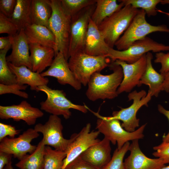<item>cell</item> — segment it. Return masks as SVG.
Here are the masks:
<instances>
[{"mask_svg":"<svg viewBox=\"0 0 169 169\" xmlns=\"http://www.w3.org/2000/svg\"><path fill=\"white\" fill-rule=\"evenodd\" d=\"M3 169H14L12 166V162H10L8 164L6 165Z\"/></svg>","mask_w":169,"mask_h":169,"instance_id":"45","label":"cell"},{"mask_svg":"<svg viewBox=\"0 0 169 169\" xmlns=\"http://www.w3.org/2000/svg\"><path fill=\"white\" fill-rule=\"evenodd\" d=\"M63 126L61 119L58 116L51 115L44 124L38 123L34 129L42 133V140L45 146H50L55 149L66 151L72 141V138L66 139L63 136Z\"/></svg>","mask_w":169,"mask_h":169,"instance_id":"11","label":"cell"},{"mask_svg":"<svg viewBox=\"0 0 169 169\" xmlns=\"http://www.w3.org/2000/svg\"><path fill=\"white\" fill-rule=\"evenodd\" d=\"M168 51H169V45L158 43L146 36L135 42L125 50L119 51L110 48L107 57L112 61L120 60L131 64L150 51L158 53Z\"/></svg>","mask_w":169,"mask_h":169,"instance_id":"8","label":"cell"},{"mask_svg":"<svg viewBox=\"0 0 169 169\" xmlns=\"http://www.w3.org/2000/svg\"><path fill=\"white\" fill-rule=\"evenodd\" d=\"M50 2L52 12L49 21V28L55 38L56 47L55 56L59 52H61L67 60L69 59L72 17L63 8L61 0H50Z\"/></svg>","mask_w":169,"mask_h":169,"instance_id":"2","label":"cell"},{"mask_svg":"<svg viewBox=\"0 0 169 169\" xmlns=\"http://www.w3.org/2000/svg\"><path fill=\"white\" fill-rule=\"evenodd\" d=\"M157 108L159 112L165 115L169 121V110L166 109L160 104L158 105ZM162 141V142H167L169 141V131L167 134L163 136Z\"/></svg>","mask_w":169,"mask_h":169,"instance_id":"43","label":"cell"},{"mask_svg":"<svg viewBox=\"0 0 169 169\" xmlns=\"http://www.w3.org/2000/svg\"><path fill=\"white\" fill-rule=\"evenodd\" d=\"M32 0H17L13 12L9 18L20 30L26 25L31 24L30 18V6Z\"/></svg>","mask_w":169,"mask_h":169,"instance_id":"28","label":"cell"},{"mask_svg":"<svg viewBox=\"0 0 169 169\" xmlns=\"http://www.w3.org/2000/svg\"><path fill=\"white\" fill-rule=\"evenodd\" d=\"M36 91L45 93L47 98L45 101L40 102V108L52 115H62L65 119H68L71 115L70 109L84 113L87 112L88 107L86 105L74 104L66 97L65 94L62 90L52 89L44 85L38 87Z\"/></svg>","mask_w":169,"mask_h":169,"instance_id":"7","label":"cell"},{"mask_svg":"<svg viewBox=\"0 0 169 169\" xmlns=\"http://www.w3.org/2000/svg\"><path fill=\"white\" fill-rule=\"evenodd\" d=\"M39 136L38 132L34 129L29 128L17 137H6L0 141V152L11 154L20 160L28 153L31 154L35 150L37 146L31 143Z\"/></svg>","mask_w":169,"mask_h":169,"instance_id":"13","label":"cell"},{"mask_svg":"<svg viewBox=\"0 0 169 169\" xmlns=\"http://www.w3.org/2000/svg\"><path fill=\"white\" fill-rule=\"evenodd\" d=\"M153 149L155 151L152 153L153 156L162 160L165 164L169 163V141L162 142Z\"/></svg>","mask_w":169,"mask_h":169,"instance_id":"36","label":"cell"},{"mask_svg":"<svg viewBox=\"0 0 169 169\" xmlns=\"http://www.w3.org/2000/svg\"><path fill=\"white\" fill-rule=\"evenodd\" d=\"M110 48L98 26L90 18L88 26L84 51L90 55L107 57Z\"/></svg>","mask_w":169,"mask_h":169,"instance_id":"20","label":"cell"},{"mask_svg":"<svg viewBox=\"0 0 169 169\" xmlns=\"http://www.w3.org/2000/svg\"><path fill=\"white\" fill-rule=\"evenodd\" d=\"M90 111L98 117L96 129L114 145L117 143L119 149L129 141L141 139L144 137L143 131L146 124L134 131L129 132L122 127L119 120L111 116H103L98 113Z\"/></svg>","mask_w":169,"mask_h":169,"instance_id":"5","label":"cell"},{"mask_svg":"<svg viewBox=\"0 0 169 169\" xmlns=\"http://www.w3.org/2000/svg\"><path fill=\"white\" fill-rule=\"evenodd\" d=\"M151 93L147 94L144 90L139 92L135 90L130 92L128 95V101L133 100L132 104L126 108H121L120 110L113 111L111 117L121 120L122 127L126 131L132 132L139 126V120L136 116L138 110L143 106H148V104L151 100Z\"/></svg>","mask_w":169,"mask_h":169,"instance_id":"9","label":"cell"},{"mask_svg":"<svg viewBox=\"0 0 169 169\" xmlns=\"http://www.w3.org/2000/svg\"><path fill=\"white\" fill-rule=\"evenodd\" d=\"M146 14L143 10H139L128 28L115 43L116 50H125L135 42L152 33H169V28L165 25L154 26L148 23L146 19Z\"/></svg>","mask_w":169,"mask_h":169,"instance_id":"6","label":"cell"},{"mask_svg":"<svg viewBox=\"0 0 169 169\" xmlns=\"http://www.w3.org/2000/svg\"><path fill=\"white\" fill-rule=\"evenodd\" d=\"M164 79L162 85V91L169 93V72L163 74Z\"/></svg>","mask_w":169,"mask_h":169,"instance_id":"44","label":"cell"},{"mask_svg":"<svg viewBox=\"0 0 169 169\" xmlns=\"http://www.w3.org/2000/svg\"><path fill=\"white\" fill-rule=\"evenodd\" d=\"M139 10L130 5H125L98 26L110 48H113L115 43L128 28Z\"/></svg>","mask_w":169,"mask_h":169,"instance_id":"3","label":"cell"},{"mask_svg":"<svg viewBox=\"0 0 169 169\" xmlns=\"http://www.w3.org/2000/svg\"><path fill=\"white\" fill-rule=\"evenodd\" d=\"M91 128L90 124L88 123L78 133L71 135L72 141L66 151V156L62 169H65L88 148L100 141L98 138L100 133L97 130L91 131Z\"/></svg>","mask_w":169,"mask_h":169,"instance_id":"12","label":"cell"},{"mask_svg":"<svg viewBox=\"0 0 169 169\" xmlns=\"http://www.w3.org/2000/svg\"><path fill=\"white\" fill-rule=\"evenodd\" d=\"M154 62L161 64V67L159 70L160 73L164 74L169 72V53H157Z\"/></svg>","mask_w":169,"mask_h":169,"instance_id":"37","label":"cell"},{"mask_svg":"<svg viewBox=\"0 0 169 169\" xmlns=\"http://www.w3.org/2000/svg\"><path fill=\"white\" fill-rule=\"evenodd\" d=\"M153 57L151 53L146 54V68L140 80V86L142 84L148 85V91L151 93L152 96L157 97L162 91L164 75L163 74L158 73L153 68L151 62Z\"/></svg>","mask_w":169,"mask_h":169,"instance_id":"24","label":"cell"},{"mask_svg":"<svg viewBox=\"0 0 169 169\" xmlns=\"http://www.w3.org/2000/svg\"><path fill=\"white\" fill-rule=\"evenodd\" d=\"M9 50H0V82L5 85L17 83L16 76L10 70L6 59Z\"/></svg>","mask_w":169,"mask_h":169,"instance_id":"31","label":"cell"},{"mask_svg":"<svg viewBox=\"0 0 169 169\" xmlns=\"http://www.w3.org/2000/svg\"><path fill=\"white\" fill-rule=\"evenodd\" d=\"M27 86V85H22L17 83L11 85H5L0 83V95L12 93L27 99L28 97V94L21 90H25Z\"/></svg>","mask_w":169,"mask_h":169,"instance_id":"35","label":"cell"},{"mask_svg":"<svg viewBox=\"0 0 169 169\" xmlns=\"http://www.w3.org/2000/svg\"><path fill=\"white\" fill-rule=\"evenodd\" d=\"M44 115L40 109L32 107L25 100L17 105L0 106L1 119H12L16 121L23 120L29 125H34L37 119L42 117Z\"/></svg>","mask_w":169,"mask_h":169,"instance_id":"15","label":"cell"},{"mask_svg":"<svg viewBox=\"0 0 169 169\" xmlns=\"http://www.w3.org/2000/svg\"><path fill=\"white\" fill-rule=\"evenodd\" d=\"M20 130H17L15 127L11 125L0 123V141L3 139L9 136L11 138L15 137L18 134Z\"/></svg>","mask_w":169,"mask_h":169,"instance_id":"39","label":"cell"},{"mask_svg":"<svg viewBox=\"0 0 169 169\" xmlns=\"http://www.w3.org/2000/svg\"><path fill=\"white\" fill-rule=\"evenodd\" d=\"M52 12L50 0H32L30 11L31 24L44 26L49 28Z\"/></svg>","mask_w":169,"mask_h":169,"instance_id":"25","label":"cell"},{"mask_svg":"<svg viewBox=\"0 0 169 169\" xmlns=\"http://www.w3.org/2000/svg\"><path fill=\"white\" fill-rule=\"evenodd\" d=\"M66 156V151L53 149L49 146H45L43 169H62Z\"/></svg>","mask_w":169,"mask_h":169,"instance_id":"29","label":"cell"},{"mask_svg":"<svg viewBox=\"0 0 169 169\" xmlns=\"http://www.w3.org/2000/svg\"><path fill=\"white\" fill-rule=\"evenodd\" d=\"M12 36L8 35L6 37L0 38V50L9 49L12 47Z\"/></svg>","mask_w":169,"mask_h":169,"instance_id":"42","label":"cell"},{"mask_svg":"<svg viewBox=\"0 0 169 169\" xmlns=\"http://www.w3.org/2000/svg\"><path fill=\"white\" fill-rule=\"evenodd\" d=\"M45 146L42 139L32 153L27 154L15 166L20 169H43Z\"/></svg>","mask_w":169,"mask_h":169,"instance_id":"27","label":"cell"},{"mask_svg":"<svg viewBox=\"0 0 169 169\" xmlns=\"http://www.w3.org/2000/svg\"><path fill=\"white\" fill-rule=\"evenodd\" d=\"M11 54L6 57L7 62L17 67L25 66L32 70L29 53V44L24 28L15 35L12 36Z\"/></svg>","mask_w":169,"mask_h":169,"instance_id":"17","label":"cell"},{"mask_svg":"<svg viewBox=\"0 0 169 169\" xmlns=\"http://www.w3.org/2000/svg\"><path fill=\"white\" fill-rule=\"evenodd\" d=\"M29 44L35 43L56 49L55 37L47 27L35 24H28L24 28Z\"/></svg>","mask_w":169,"mask_h":169,"instance_id":"23","label":"cell"},{"mask_svg":"<svg viewBox=\"0 0 169 169\" xmlns=\"http://www.w3.org/2000/svg\"><path fill=\"white\" fill-rule=\"evenodd\" d=\"M29 48L32 71L41 74L52 64L55 56L54 50L51 48L35 43L29 44Z\"/></svg>","mask_w":169,"mask_h":169,"instance_id":"21","label":"cell"},{"mask_svg":"<svg viewBox=\"0 0 169 169\" xmlns=\"http://www.w3.org/2000/svg\"><path fill=\"white\" fill-rule=\"evenodd\" d=\"M62 6L71 17L84 9L96 3V0H61Z\"/></svg>","mask_w":169,"mask_h":169,"instance_id":"32","label":"cell"},{"mask_svg":"<svg viewBox=\"0 0 169 169\" xmlns=\"http://www.w3.org/2000/svg\"><path fill=\"white\" fill-rule=\"evenodd\" d=\"M138 140L132 141L130 144V154L124 162L125 169H159L165 166L160 158L147 157L141 151Z\"/></svg>","mask_w":169,"mask_h":169,"instance_id":"18","label":"cell"},{"mask_svg":"<svg viewBox=\"0 0 169 169\" xmlns=\"http://www.w3.org/2000/svg\"><path fill=\"white\" fill-rule=\"evenodd\" d=\"M12 73L16 76L17 83L22 85L26 84L30 87L32 90L36 91L38 86L47 85L49 79L41 75V74L34 72L25 66L17 67L8 62Z\"/></svg>","mask_w":169,"mask_h":169,"instance_id":"22","label":"cell"},{"mask_svg":"<svg viewBox=\"0 0 169 169\" xmlns=\"http://www.w3.org/2000/svg\"><path fill=\"white\" fill-rule=\"evenodd\" d=\"M65 169H98L83 160L79 156L69 164Z\"/></svg>","mask_w":169,"mask_h":169,"instance_id":"40","label":"cell"},{"mask_svg":"<svg viewBox=\"0 0 169 169\" xmlns=\"http://www.w3.org/2000/svg\"><path fill=\"white\" fill-rule=\"evenodd\" d=\"M162 0H121L124 6L130 5L136 8H141L143 10L148 16H155L157 14L156 5L161 3Z\"/></svg>","mask_w":169,"mask_h":169,"instance_id":"30","label":"cell"},{"mask_svg":"<svg viewBox=\"0 0 169 169\" xmlns=\"http://www.w3.org/2000/svg\"><path fill=\"white\" fill-rule=\"evenodd\" d=\"M157 12H160V13H164V14H165L166 15H167L169 17V13H166V12H165L164 11H163L161 10H158V9H157Z\"/></svg>","mask_w":169,"mask_h":169,"instance_id":"47","label":"cell"},{"mask_svg":"<svg viewBox=\"0 0 169 169\" xmlns=\"http://www.w3.org/2000/svg\"><path fill=\"white\" fill-rule=\"evenodd\" d=\"M159 169H169V165L163 167Z\"/></svg>","mask_w":169,"mask_h":169,"instance_id":"48","label":"cell"},{"mask_svg":"<svg viewBox=\"0 0 169 169\" xmlns=\"http://www.w3.org/2000/svg\"><path fill=\"white\" fill-rule=\"evenodd\" d=\"M109 66L113 71L111 74L103 75L97 72L91 76L85 93L89 100L113 99L118 96L117 90L123 77L122 69L114 61Z\"/></svg>","mask_w":169,"mask_h":169,"instance_id":"1","label":"cell"},{"mask_svg":"<svg viewBox=\"0 0 169 169\" xmlns=\"http://www.w3.org/2000/svg\"><path fill=\"white\" fill-rule=\"evenodd\" d=\"M17 0H0V12L10 18L14 10Z\"/></svg>","mask_w":169,"mask_h":169,"instance_id":"38","label":"cell"},{"mask_svg":"<svg viewBox=\"0 0 169 169\" xmlns=\"http://www.w3.org/2000/svg\"><path fill=\"white\" fill-rule=\"evenodd\" d=\"M96 4L89 6L72 17L69 56L84 51L89 23Z\"/></svg>","mask_w":169,"mask_h":169,"instance_id":"10","label":"cell"},{"mask_svg":"<svg viewBox=\"0 0 169 169\" xmlns=\"http://www.w3.org/2000/svg\"><path fill=\"white\" fill-rule=\"evenodd\" d=\"M130 144L129 142H128L120 149L117 148L110 160L101 169H125L123 159L125 154L129 150Z\"/></svg>","mask_w":169,"mask_h":169,"instance_id":"33","label":"cell"},{"mask_svg":"<svg viewBox=\"0 0 169 169\" xmlns=\"http://www.w3.org/2000/svg\"><path fill=\"white\" fill-rule=\"evenodd\" d=\"M41 74L44 77H54L60 84L69 85L76 90L81 88L82 84L75 77L69 67L67 60L61 52H59L55 56L48 69Z\"/></svg>","mask_w":169,"mask_h":169,"instance_id":"16","label":"cell"},{"mask_svg":"<svg viewBox=\"0 0 169 169\" xmlns=\"http://www.w3.org/2000/svg\"><path fill=\"white\" fill-rule=\"evenodd\" d=\"M13 155L0 152V169H3L5 166L12 161Z\"/></svg>","mask_w":169,"mask_h":169,"instance_id":"41","label":"cell"},{"mask_svg":"<svg viewBox=\"0 0 169 169\" xmlns=\"http://www.w3.org/2000/svg\"><path fill=\"white\" fill-rule=\"evenodd\" d=\"M161 3L162 4H169V0H162Z\"/></svg>","mask_w":169,"mask_h":169,"instance_id":"46","label":"cell"},{"mask_svg":"<svg viewBox=\"0 0 169 169\" xmlns=\"http://www.w3.org/2000/svg\"><path fill=\"white\" fill-rule=\"evenodd\" d=\"M18 27L3 13L0 12V33H6L13 36L19 31Z\"/></svg>","mask_w":169,"mask_h":169,"instance_id":"34","label":"cell"},{"mask_svg":"<svg viewBox=\"0 0 169 169\" xmlns=\"http://www.w3.org/2000/svg\"><path fill=\"white\" fill-rule=\"evenodd\" d=\"M110 141L105 137L90 146L79 156L92 166L101 169L110 160Z\"/></svg>","mask_w":169,"mask_h":169,"instance_id":"19","label":"cell"},{"mask_svg":"<svg viewBox=\"0 0 169 169\" xmlns=\"http://www.w3.org/2000/svg\"><path fill=\"white\" fill-rule=\"evenodd\" d=\"M116 0H96V7L91 17L93 22L99 26L105 19L124 6Z\"/></svg>","mask_w":169,"mask_h":169,"instance_id":"26","label":"cell"},{"mask_svg":"<svg viewBox=\"0 0 169 169\" xmlns=\"http://www.w3.org/2000/svg\"><path fill=\"white\" fill-rule=\"evenodd\" d=\"M114 61L121 67L123 74L122 80L117 90L118 95L124 92H131L136 86H140V80L146 68V54L131 64L120 60Z\"/></svg>","mask_w":169,"mask_h":169,"instance_id":"14","label":"cell"},{"mask_svg":"<svg viewBox=\"0 0 169 169\" xmlns=\"http://www.w3.org/2000/svg\"><path fill=\"white\" fill-rule=\"evenodd\" d=\"M111 60L108 57L90 55L80 51L71 55L68 63L77 79L86 86L92 75L109 66Z\"/></svg>","mask_w":169,"mask_h":169,"instance_id":"4","label":"cell"}]
</instances>
